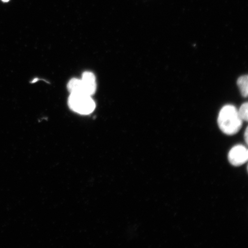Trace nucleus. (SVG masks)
Returning <instances> with one entry per match:
<instances>
[{"label": "nucleus", "mask_w": 248, "mask_h": 248, "mask_svg": "<svg viewBox=\"0 0 248 248\" xmlns=\"http://www.w3.org/2000/svg\"><path fill=\"white\" fill-rule=\"evenodd\" d=\"M80 80H81V93L91 96L94 94L97 89L94 74L86 71L82 74Z\"/></svg>", "instance_id": "4"}, {"label": "nucleus", "mask_w": 248, "mask_h": 248, "mask_svg": "<svg viewBox=\"0 0 248 248\" xmlns=\"http://www.w3.org/2000/svg\"><path fill=\"white\" fill-rule=\"evenodd\" d=\"M2 1H4V2H8L9 1V0H2Z\"/></svg>", "instance_id": "8"}, {"label": "nucleus", "mask_w": 248, "mask_h": 248, "mask_svg": "<svg viewBox=\"0 0 248 248\" xmlns=\"http://www.w3.org/2000/svg\"><path fill=\"white\" fill-rule=\"evenodd\" d=\"M69 106L76 112L86 115L94 110L95 103L91 95L82 93H70Z\"/></svg>", "instance_id": "2"}, {"label": "nucleus", "mask_w": 248, "mask_h": 248, "mask_svg": "<svg viewBox=\"0 0 248 248\" xmlns=\"http://www.w3.org/2000/svg\"><path fill=\"white\" fill-rule=\"evenodd\" d=\"M248 76H243L240 77L237 80V85L240 89L241 94L244 97H247L248 93Z\"/></svg>", "instance_id": "5"}, {"label": "nucleus", "mask_w": 248, "mask_h": 248, "mask_svg": "<svg viewBox=\"0 0 248 248\" xmlns=\"http://www.w3.org/2000/svg\"><path fill=\"white\" fill-rule=\"evenodd\" d=\"M248 103L247 102H246V103L241 105L239 108V110H237L238 115H239L241 119L243 120V121H245V122H247L248 121Z\"/></svg>", "instance_id": "6"}, {"label": "nucleus", "mask_w": 248, "mask_h": 248, "mask_svg": "<svg viewBox=\"0 0 248 248\" xmlns=\"http://www.w3.org/2000/svg\"><path fill=\"white\" fill-rule=\"evenodd\" d=\"M248 151L243 145H238L231 149L228 154V160L232 166H241L247 162Z\"/></svg>", "instance_id": "3"}, {"label": "nucleus", "mask_w": 248, "mask_h": 248, "mask_svg": "<svg viewBox=\"0 0 248 248\" xmlns=\"http://www.w3.org/2000/svg\"><path fill=\"white\" fill-rule=\"evenodd\" d=\"M248 128L246 130V132H245V135H244V138H245V141H246V143L248 144Z\"/></svg>", "instance_id": "7"}, {"label": "nucleus", "mask_w": 248, "mask_h": 248, "mask_svg": "<svg viewBox=\"0 0 248 248\" xmlns=\"http://www.w3.org/2000/svg\"><path fill=\"white\" fill-rule=\"evenodd\" d=\"M243 120L238 115L236 108L232 105H226L222 108L218 117V125L224 134H236L241 128Z\"/></svg>", "instance_id": "1"}]
</instances>
